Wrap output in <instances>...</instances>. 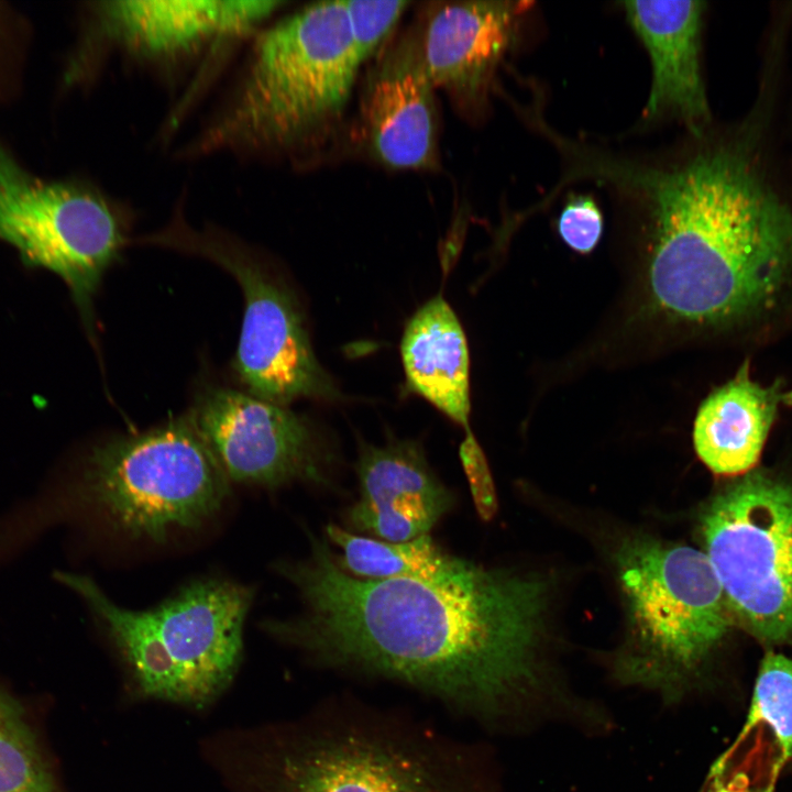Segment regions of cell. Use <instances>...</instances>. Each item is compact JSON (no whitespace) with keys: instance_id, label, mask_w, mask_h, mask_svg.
I'll return each instance as SVG.
<instances>
[{"instance_id":"1","label":"cell","mask_w":792,"mask_h":792,"mask_svg":"<svg viewBox=\"0 0 792 792\" xmlns=\"http://www.w3.org/2000/svg\"><path fill=\"white\" fill-rule=\"evenodd\" d=\"M277 571L302 612L266 630L323 666L393 680L484 724L585 717L540 660L548 586L536 575L451 556L430 578L362 580L326 538Z\"/></svg>"},{"instance_id":"2","label":"cell","mask_w":792,"mask_h":792,"mask_svg":"<svg viewBox=\"0 0 792 792\" xmlns=\"http://www.w3.org/2000/svg\"><path fill=\"white\" fill-rule=\"evenodd\" d=\"M570 178L608 185L644 211L649 284L671 317L723 323L773 301L792 268V216L738 156L717 148L631 158L568 141Z\"/></svg>"},{"instance_id":"3","label":"cell","mask_w":792,"mask_h":792,"mask_svg":"<svg viewBox=\"0 0 792 792\" xmlns=\"http://www.w3.org/2000/svg\"><path fill=\"white\" fill-rule=\"evenodd\" d=\"M209 756L232 792H496L475 746L361 703L221 735Z\"/></svg>"},{"instance_id":"4","label":"cell","mask_w":792,"mask_h":792,"mask_svg":"<svg viewBox=\"0 0 792 792\" xmlns=\"http://www.w3.org/2000/svg\"><path fill=\"white\" fill-rule=\"evenodd\" d=\"M361 64L343 1L307 6L257 36L199 150L255 155L306 143L341 114Z\"/></svg>"},{"instance_id":"5","label":"cell","mask_w":792,"mask_h":792,"mask_svg":"<svg viewBox=\"0 0 792 792\" xmlns=\"http://www.w3.org/2000/svg\"><path fill=\"white\" fill-rule=\"evenodd\" d=\"M107 634L135 695L202 710L234 679L252 592L233 582L201 579L146 610L114 604L88 575L53 572Z\"/></svg>"},{"instance_id":"6","label":"cell","mask_w":792,"mask_h":792,"mask_svg":"<svg viewBox=\"0 0 792 792\" xmlns=\"http://www.w3.org/2000/svg\"><path fill=\"white\" fill-rule=\"evenodd\" d=\"M616 560L627 627L613 675L679 702L735 624L719 581L704 551L650 537L624 542Z\"/></svg>"},{"instance_id":"7","label":"cell","mask_w":792,"mask_h":792,"mask_svg":"<svg viewBox=\"0 0 792 792\" xmlns=\"http://www.w3.org/2000/svg\"><path fill=\"white\" fill-rule=\"evenodd\" d=\"M701 530L735 624L792 646V482L744 474L708 504Z\"/></svg>"},{"instance_id":"8","label":"cell","mask_w":792,"mask_h":792,"mask_svg":"<svg viewBox=\"0 0 792 792\" xmlns=\"http://www.w3.org/2000/svg\"><path fill=\"white\" fill-rule=\"evenodd\" d=\"M0 241L25 266L62 278L94 334L92 300L123 246L122 226L98 190L76 178L34 173L1 134Z\"/></svg>"},{"instance_id":"9","label":"cell","mask_w":792,"mask_h":792,"mask_svg":"<svg viewBox=\"0 0 792 792\" xmlns=\"http://www.w3.org/2000/svg\"><path fill=\"white\" fill-rule=\"evenodd\" d=\"M151 241L207 257L240 285L244 312L234 367L249 394L282 406L336 395L315 356L297 299L261 257L220 233L185 227Z\"/></svg>"},{"instance_id":"10","label":"cell","mask_w":792,"mask_h":792,"mask_svg":"<svg viewBox=\"0 0 792 792\" xmlns=\"http://www.w3.org/2000/svg\"><path fill=\"white\" fill-rule=\"evenodd\" d=\"M188 417L231 481L275 488L327 483V455L309 422L287 406L208 387Z\"/></svg>"},{"instance_id":"11","label":"cell","mask_w":792,"mask_h":792,"mask_svg":"<svg viewBox=\"0 0 792 792\" xmlns=\"http://www.w3.org/2000/svg\"><path fill=\"white\" fill-rule=\"evenodd\" d=\"M433 89L420 35H406L384 53L371 74L364 98L367 139L380 162L402 169L436 167Z\"/></svg>"},{"instance_id":"12","label":"cell","mask_w":792,"mask_h":792,"mask_svg":"<svg viewBox=\"0 0 792 792\" xmlns=\"http://www.w3.org/2000/svg\"><path fill=\"white\" fill-rule=\"evenodd\" d=\"M359 499L348 512L354 528L389 541L429 535L453 507L454 497L411 440L362 448Z\"/></svg>"},{"instance_id":"13","label":"cell","mask_w":792,"mask_h":792,"mask_svg":"<svg viewBox=\"0 0 792 792\" xmlns=\"http://www.w3.org/2000/svg\"><path fill=\"white\" fill-rule=\"evenodd\" d=\"M630 26L648 52L652 79L642 118L675 119L698 135L710 119L701 69L702 1H626Z\"/></svg>"},{"instance_id":"14","label":"cell","mask_w":792,"mask_h":792,"mask_svg":"<svg viewBox=\"0 0 792 792\" xmlns=\"http://www.w3.org/2000/svg\"><path fill=\"white\" fill-rule=\"evenodd\" d=\"M526 6L466 1L438 8L420 35L424 63L435 88H443L462 101L482 99L513 43Z\"/></svg>"},{"instance_id":"15","label":"cell","mask_w":792,"mask_h":792,"mask_svg":"<svg viewBox=\"0 0 792 792\" xmlns=\"http://www.w3.org/2000/svg\"><path fill=\"white\" fill-rule=\"evenodd\" d=\"M282 4L274 0H121L92 3L87 12L90 31L98 30L138 53L168 55L216 36L249 31Z\"/></svg>"},{"instance_id":"16","label":"cell","mask_w":792,"mask_h":792,"mask_svg":"<svg viewBox=\"0 0 792 792\" xmlns=\"http://www.w3.org/2000/svg\"><path fill=\"white\" fill-rule=\"evenodd\" d=\"M792 757V658L768 651L741 735L717 765L722 792H773Z\"/></svg>"},{"instance_id":"17","label":"cell","mask_w":792,"mask_h":792,"mask_svg":"<svg viewBox=\"0 0 792 792\" xmlns=\"http://www.w3.org/2000/svg\"><path fill=\"white\" fill-rule=\"evenodd\" d=\"M783 394L754 382L745 362L701 405L693 428L695 451L715 474L744 475L757 464Z\"/></svg>"},{"instance_id":"18","label":"cell","mask_w":792,"mask_h":792,"mask_svg":"<svg viewBox=\"0 0 792 792\" xmlns=\"http://www.w3.org/2000/svg\"><path fill=\"white\" fill-rule=\"evenodd\" d=\"M400 354L409 388L470 429L469 350L461 323L441 294L406 324Z\"/></svg>"},{"instance_id":"19","label":"cell","mask_w":792,"mask_h":792,"mask_svg":"<svg viewBox=\"0 0 792 792\" xmlns=\"http://www.w3.org/2000/svg\"><path fill=\"white\" fill-rule=\"evenodd\" d=\"M327 540L336 544L337 564L348 574L362 580L430 578L441 570L452 554L438 546L430 535L408 541H389L360 536L336 524L326 527Z\"/></svg>"},{"instance_id":"20","label":"cell","mask_w":792,"mask_h":792,"mask_svg":"<svg viewBox=\"0 0 792 792\" xmlns=\"http://www.w3.org/2000/svg\"><path fill=\"white\" fill-rule=\"evenodd\" d=\"M0 792H63L28 712L1 686Z\"/></svg>"},{"instance_id":"21","label":"cell","mask_w":792,"mask_h":792,"mask_svg":"<svg viewBox=\"0 0 792 792\" xmlns=\"http://www.w3.org/2000/svg\"><path fill=\"white\" fill-rule=\"evenodd\" d=\"M34 42V28L26 14L0 0V109L22 96Z\"/></svg>"},{"instance_id":"22","label":"cell","mask_w":792,"mask_h":792,"mask_svg":"<svg viewBox=\"0 0 792 792\" xmlns=\"http://www.w3.org/2000/svg\"><path fill=\"white\" fill-rule=\"evenodd\" d=\"M361 62L372 57L393 32L410 2L343 1Z\"/></svg>"},{"instance_id":"23","label":"cell","mask_w":792,"mask_h":792,"mask_svg":"<svg viewBox=\"0 0 792 792\" xmlns=\"http://www.w3.org/2000/svg\"><path fill=\"white\" fill-rule=\"evenodd\" d=\"M558 232L572 250L590 253L603 232V215L595 200L587 195L570 197L559 215Z\"/></svg>"},{"instance_id":"24","label":"cell","mask_w":792,"mask_h":792,"mask_svg":"<svg viewBox=\"0 0 792 792\" xmlns=\"http://www.w3.org/2000/svg\"><path fill=\"white\" fill-rule=\"evenodd\" d=\"M459 455L475 510L481 519L490 521L498 510L496 488L485 454L471 429L465 430Z\"/></svg>"}]
</instances>
